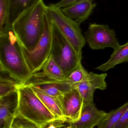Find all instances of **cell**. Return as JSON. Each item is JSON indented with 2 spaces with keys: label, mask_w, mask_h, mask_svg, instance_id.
<instances>
[{
  "label": "cell",
  "mask_w": 128,
  "mask_h": 128,
  "mask_svg": "<svg viewBox=\"0 0 128 128\" xmlns=\"http://www.w3.org/2000/svg\"><path fill=\"white\" fill-rule=\"evenodd\" d=\"M0 70L8 72L22 84L31 75L12 26L0 32Z\"/></svg>",
  "instance_id": "1"
},
{
  "label": "cell",
  "mask_w": 128,
  "mask_h": 128,
  "mask_svg": "<svg viewBox=\"0 0 128 128\" xmlns=\"http://www.w3.org/2000/svg\"><path fill=\"white\" fill-rule=\"evenodd\" d=\"M53 123V122L51 123L49 126L47 127V128H57L56 126Z\"/></svg>",
  "instance_id": "25"
},
{
  "label": "cell",
  "mask_w": 128,
  "mask_h": 128,
  "mask_svg": "<svg viewBox=\"0 0 128 128\" xmlns=\"http://www.w3.org/2000/svg\"><path fill=\"white\" fill-rule=\"evenodd\" d=\"M63 112L69 123L76 122L81 116L84 101L77 90L74 88L62 96Z\"/></svg>",
  "instance_id": "10"
},
{
  "label": "cell",
  "mask_w": 128,
  "mask_h": 128,
  "mask_svg": "<svg viewBox=\"0 0 128 128\" xmlns=\"http://www.w3.org/2000/svg\"><path fill=\"white\" fill-rule=\"evenodd\" d=\"M10 4L8 23L11 26L16 19L26 10L40 0H9Z\"/></svg>",
  "instance_id": "17"
},
{
  "label": "cell",
  "mask_w": 128,
  "mask_h": 128,
  "mask_svg": "<svg viewBox=\"0 0 128 128\" xmlns=\"http://www.w3.org/2000/svg\"><path fill=\"white\" fill-rule=\"evenodd\" d=\"M52 22L45 12L43 32L35 47L31 50L22 46L25 59L32 74L40 71L50 55L52 46Z\"/></svg>",
  "instance_id": "5"
},
{
  "label": "cell",
  "mask_w": 128,
  "mask_h": 128,
  "mask_svg": "<svg viewBox=\"0 0 128 128\" xmlns=\"http://www.w3.org/2000/svg\"><path fill=\"white\" fill-rule=\"evenodd\" d=\"M27 86L32 89L35 94L43 103L47 109L54 114L57 119V121L62 122H67V120L63 112V105L62 100V96L59 97L50 96L42 92L36 87L32 86Z\"/></svg>",
  "instance_id": "14"
},
{
  "label": "cell",
  "mask_w": 128,
  "mask_h": 128,
  "mask_svg": "<svg viewBox=\"0 0 128 128\" xmlns=\"http://www.w3.org/2000/svg\"><path fill=\"white\" fill-rule=\"evenodd\" d=\"M70 128V127H69V126H68V127H67V128Z\"/></svg>",
  "instance_id": "26"
},
{
  "label": "cell",
  "mask_w": 128,
  "mask_h": 128,
  "mask_svg": "<svg viewBox=\"0 0 128 128\" xmlns=\"http://www.w3.org/2000/svg\"><path fill=\"white\" fill-rule=\"evenodd\" d=\"M46 12L50 19L67 38L75 51L82 54V49L85 44L79 24L66 16L54 4L47 6Z\"/></svg>",
  "instance_id": "6"
},
{
  "label": "cell",
  "mask_w": 128,
  "mask_h": 128,
  "mask_svg": "<svg viewBox=\"0 0 128 128\" xmlns=\"http://www.w3.org/2000/svg\"><path fill=\"white\" fill-rule=\"evenodd\" d=\"M107 75L106 73L98 74L89 72L85 80L75 86V88L79 92L84 104L93 102L94 93L96 90H104L106 89L105 79Z\"/></svg>",
  "instance_id": "9"
},
{
  "label": "cell",
  "mask_w": 128,
  "mask_h": 128,
  "mask_svg": "<svg viewBox=\"0 0 128 128\" xmlns=\"http://www.w3.org/2000/svg\"><path fill=\"white\" fill-rule=\"evenodd\" d=\"M128 62V42L113 49L109 60L104 64L96 67L95 69L106 72L114 68L117 65Z\"/></svg>",
  "instance_id": "16"
},
{
  "label": "cell",
  "mask_w": 128,
  "mask_h": 128,
  "mask_svg": "<svg viewBox=\"0 0 128 128\" xmlns=\"http://www.w3.org/2000/svg\"><path fill=\"white\" fill-rule=\"evenodd\" d=\"M107 113L98 110L94 102L84 104L79 119L69 123V126L71 128H94L98 125Z\"/></svg>",
  "instance_id": "12"
},
{
  "label": "cell",
  "mask_w": 128,
  "mask_h": 128,
  "mask_svg": "<svg viewBox=\"0 0 128 128\" xmlns=\"http://www.w3.org/2000/svg\"><path fill=\"white\" fill-rule=\"evenodd\" d=\"M84 37L93 50L104 49L107 47L114 49L120 46L115 32L107 25L90 23Z\"/></svg>",
  "instance_id": "7"
},
{
  "label": "cell",
  "mask_w": 128,
  "mask_h": 128,
  "mask_svg": "<svg viewBox=\"0 0 128 128\" xmlns=\"http://www.w3.org/2000/svg\"><path fill=\"white\" fill-rule=\"evenodd\" d=\"M51 22L52 42L50 55L66 77L81 63L82 54H78L75 51L55 25L52 21Z\"/></svg>",
  "instance_id": "4"
},
{
  "label": "cell",
  "mask_w": 128,
  "mask_h": 128,
  "mask_svg": "<svg viewBox=\"0 0 128 128\" xmlns=\"http://www.w3.org/2000/svg\"><path fill=\"white\" fill-rule=\"evenodd\" d=\"M17 114L35 124L39 128H47L57 121L31 88L25 85L18 86Z\"/></svg>",
  "instance_id": "3"
},
{
  "label": "cell",
  "mask_w": 128,
  "mask_h": 128,
  "mask_svg": "<svg viewBox=\"0 0 128 128\" xmlns=\"http://www.w3.org/2000/svg\"></svg>",
  "instance_id": "27"
},
{
  "label": "cell",
  "mask_w": 128,
  "mask_h": 128,
  "mask_svg": "<svg viewBox=\"0 0 128 128\" xmlns=\"http://www.w3.org/2000/svg\"><path fill=\"white\" fill-rule=\"evenodd\" d=\"M31 75L59 80H63L65 78L63 71L50 55L44 64L41 70Z\"/></svg>",
  "instance_id": "15"
},
{
  "label": "cell",
  "mask_w": 128,
  "mask_h": 128,
  "mask_svg": "<svg viewBox=\"0 0 128 128\" xmlns=\"http://www.w3.org/2000/svg\"><path fill=\"white\" fill-rule=\"evenodd\" d=\"M9 10V0H0V32L11 26L8 23Z\"/></svg>",
  "instance_id": "21"
},
{
  "label": "cell",
  "mask_w": 128,
  "mask_h": 128,
  "mask_svg": "<svg viewBox=\"0 0 128 128\" xmlns=\"http://www.w3.org/2000/svg\"><path fill=\"white\" fill-rule=\"evenodd\" d=\"M18 104L17 90L0 97V128H11L17 114Z\"/></svg>",
  "instance_id": "11"
},
{
  "label": "cell",
  "mask_w": 128,
  "mask_h": 128,
  "mask_svg": "<svg viewBox=\"0 0 128 128\" xmlns=\"http://www.w3.org/2000/svg\"><path fill=\"white\" fill-rule=\"evenodd\" d=\"M46 7L43 0H40L20 15L12 24L14 32L27 50L33 49L40 40Z\"/></svg>",
  "instance_id": "2"
},
{
  "label": "cell",
  "mask_w": 128,
  "mask_h": 128,
  "mask_svg": "<svg viewBox=\"0 0 128 128\" xmlns=\"http://www.w3.org/2000/svg\"><path fill=\"white\" fill-rule=\"evenodd\" d=\"M88 73L81 62L65 77V79L75 87L76 85L87 77Z\"/></svg>",
  "instance_id": "20"
},
{
  "label": "cell",
  "mask_w": 128,
  "mask_h": 128,
  "mask_svg": "<svg viewBox=\"0 0 128 128\" xmlns=\"http://www.w3.org/2000/svg\"><path fill=\"white\" fill-rule=\"evenodd\" d=\"M23 85L36 87L43 93L54 97L62 96L67 92L75 88L65 79L59 80L31 76Z\"/></svg>",
  "instance_id": "8"
},
{
  "label": "cell",
  "mask_w": 128,
  "mask_h": 128,
  "mask_svg": "<svg viewBox=\"0 0 128 128\" xmlns=\"http://www.w3.org/2000/svg\"><path fill=\"white\" fill-rule=\"evenodd\" d=\"M113 128H128V109Z\"/></svg>",
  "instance_id": "23"
},
{
  "label": "cell",
  "mask_w": 128,
  "mask_h": 128,
  "mask_svg": "<svg viewBox=\"0 0 128 128\" xmlns=\"http://www.w3.org/2000/svg\"><path fill=\"white\" fill-rule=\"evenodd\" d=\"M82 0H61L58 3L54 4L58 8L62 9Z\"/></svg>",
  "instance_id": "24"
},
{
  "label": "cell",
  "mask_w": 128,
  "mask_h": 128,
  "mask_svg": "<svg viewBox=\"0 0 128 128\" xmlns=\"http://www.w3.org/2000/svg\"><path fill=\"white\" fill-rule=\"evenodd\" d=\"M128 109V102L117 109L107 113L97 126L98 128H113Z\"/></svg>",
  "instance_id": "19"
},
{
  "label": "cell",
  "mask_w": 128,
  "mask_h": 128,
  "mask_svg": "<svg viewBox=\"0 0 128 128\" xmlns=\"http://www.w3.org/2000/svg\"><path fill=\"white\" fill-rule=\"evenodd\" d=\"M96 6L93 0H83L61 10L66 16L80 24L89 18Z\"/></svg>",
  "instance_id": "13"
},
{
  "label": "cell",
  "mask_w": 128,
  "mask_h": 128,
  "mask_svg": "<svg viewBox=\"0 0 128 128\" xmlns=\"http://www.w3.org/2000/svg\"><path fill=\"white\" fill-rule=\"evenodd\" d=\"M22 84L8 72L0 70V97L17 90L18 86Z\"/></svg>",
  "instance_id": "18"
},
{
  "label": "cell",
  "mask_w": 128,
  "mask_h": 128,
  "mask_svg": "<svg viewBox=\"0 0 128 128\" xmlns=\"http://www.w3.org/2000/svg\"><path fill=\"white\" fill-rule=\"evenodd\" d=\"M10 128H39L31 122L17 114Z\"/></svg>",
  "instance_id": "22"
}]
</instances>
